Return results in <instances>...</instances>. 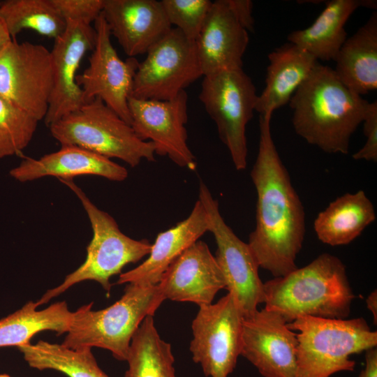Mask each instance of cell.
<instances>
[{
	"mask_svg": "<svg viewBox=\"0 0 377 377\" xmlns=\"http://www.w3.org/2000/svg\"><path fill=\"white\" fill-rule=\"evenodd\" d=\"M272 115L260 114L258 151L251 171L256 226L248 244L259 267L279 277L297 267L306 226L303 205L272 137Z\"/></svg>",
	"mask_w": 377,
	"mask_h": 377,
	"instance_id": "1",
	"label": "cell"
},
{
	"mask_svg": "<svg viewBox=\"0 0 377 377\" xmlns=\"http://www.w3.org/2000/svg\"><path fill=\"white\" fill-rule=\"evenodd\" d=\"M295 133L329 154H347L369 103L351 91L334 69L317 64L289 101Z\"/></svg>",
	"mask_w": 377,
	"mask_h": 377,
	"instance_id": "2",
	"label": "cell"
},
{
	"mask_svg": "<svg viewBox=\"0 0 377 377\" xmlns=\"http://www.w3.org/2000/svg\"><path fill=\"white\" fill-rule=\"evenodd\" d=\"M263 284L264 308L277 313L287 323L302 316L346 318L355 297L344 264L327 253Z\"/></svg>",
	"mask_w": 377,
	"mask_h": 377,
	"instance_id": "3",
	"label": "cell"
},
{
	"mask_svg": "<svg viewBox=\"0 0 377 377\" xmlns=\"http://www.w3.org/2000/svg\"><path fill=\"white\" fill-rule=\"evenodd\" d=\"M164 300L158 284L126 283L121 297L112 305L95 311L91 302L72 312L71 325L61 344L73 350L106 349L115 359L126 361L134 334Z\"/></svg>",
	"mask_w": 377,
	"mask_h": 377,
	"instance_id": "4",
	"label": "cell"
},
{
	"mask_svg": "<svg viewBox=\"0 0 377 377\" xmlns=\"http://www.w3.org/2000/svg\"><path fill=\"white\" fill-rule=\"evenodd\" d=\"M298 341L296 377H331L353 371L350 355L377 346V332L362 318H322L302 316L287 323Z\"/></svg>",
	"mask_w": 377,
	"mask_h": 377,
	"instance_id": "5",
	"label": "cell"
},
{
	"mask_svg": "<svg viewBox=\"0 0 377 377\" xmlns=\"http://www.w3.org/2000/svg\"><path fill=\"white\" fill-rule=\"evenodd\" d=\"M77 195L89 219L93 237L87 247L84 263L68 274L57 287L47 290L36 301L38 306L47 303L73 286L84 281L100 283L110 296L112 276L120 274L128 264L135 263L149 255L151 244L147 239H134L119 229L114 218L98 208L73 179H59Z\"/></svg>",
	"mask_w": 377,
	"mask_h": 377,
	"instance_id": "6",
	"label": "cell"
},
{
	"mask_svg": "<svg viewBox=\"0 0 377 377\" xmlns=\"http://www.w3.org/2000/svg\"><path fill=\"white\" fill-rule=\"evenodd\" d=\"M61 146H76L108 158H119L132 168L142 160L155 161L152 142L138 138L101 99L85 103L78 110L48 126Z\"/></svg>",
	"mask_w": 377,
	"mask_h": 377,
	"instance_id": "7",
	"label": "cell"
},
{
	"mask_svg": "<svg viewBox=\"0 0 377 377\" xmlns=\"http://www.w3.org/2000/svg\"><path fill=\"white\" fill-rule=\"evenodd\" d=\"M258 95L251 78L242 68L204 76L199 99L214 121L234 167L247 166V124L253 116Z\"/></svg>",
	"mask_w": 377,
	"mask_h": 377,
	"instance_id": "8",
	"label": "cell"
},
{
	"mask_svg": "<svg viewBox=\"0 0 377 377\" xmlns=\"http://www.w3.org/2000/svg\"><path fill=\"white\" fill-rule=\"evenodd\" d=\"M202 76L195 41L172 27L138 64L131 96L171 100Z\"/></svg>",
	"mask_w": 377,
	"mask_h": 377,
	"instance_id": "9",
	"label": "cell"
},
{
	"mask_svg": "<svg viewBox=\"0 0 377 377\" xmlns=\"http://www.w3.org/2000/svg\"><path fill=\"white\" fill-rule=\"evenodd\" d=\"M198 199L207 212L208 231L212 233L216 244L214 256L225 280V288L236 300L244 317L250 316L265 300L258 262L248 243L240 239L226 223L217 200L202 182Z\"/></svg>",
	"mask_w": 377,
	"mask_h": 377,
	"instance_id": "10",
	"label": "cell"
},
{
	"mask_svg": "<svg viewBox=\"0 0 377 377\" xmlns=\"http://www.w3.org/2000/svg\"><path fill=\"white\" fill-rule=\"evenodd\" d=\"M244 316L228 293L214 304L200 306L192 322V359L207 377H228L241 353Z\"/></svg>",
	"mask_w": 377,
	"mask_h": 377,
	"instance_id": "11",
	"label": "cell"
},
{
	"mask_svg": "<svg viewBox=\"0 0 377 377\" xmlns=\"http://www.w3.org/2000/svg\"><path fill=\"white\" fill-rule=\"evenodd\" d=\"M50 51L12 40L0 50V97L38 121L47 114L52 89Z\"/></svg>",
	"mask_w": 377,
	"mask_h": 377,
	"instance_id": "12",
	"label": "cell"
},
{
	"mask_svg": "<svg viewBox=\"0 0 377 377\" xmlns=\"http://www.w3.org/2000/svg\"><path fill=\"white\" fill-rule=\"evenodd\" d=\"M96 41L89 66L77 74L76 82L85 102L101 99L131 125L128 98L139 62L135 57L122 60L111 41V34L102 15L94 22Z\"/></svg>",
	"mask_w": 377,
	"mask_h": 377,
	"instance_id": "13",
	"label": "cell"
},
{
	"mask_svg": "<svg viewBox=\"0 0 377 377\" xmlns=\"http://www.w3.org/2000/svg\"><path fill=\"white\" fill-rule=\"evenodd\" d=\"M188 95L182 91L168 101L128 98L131 126L139 138L152 142L156 154L168 156L177 165L195 170L197 161L190 149L186 124Z\"/></svg>",
	"mask_w": 377,
	"mask_h": 377,
	"instance_id": "14",
	"label": "cell"
},
{
	"mask_svg": "<svg viewBox=\"0 0 377 377\" xmlns=\"http://www.w3.org/2000/svg\"><path fill=\"white\" fill-rule=\"evenodd\" d=\"M298 341L277 313L263 308L244 317L240 355L263 377H296Z\"/></svg>",
	"mask_w": 377,
	"mask_h": 377,
	"instance_id": "15",
	"label": "cell"
},
{
	"mask_svg": "<svg viewBox=\"0 0 377 377\" xmlns=\"http://www.w3.org/2000/svg\"><path fill=\"white\" fill-rule=\"evenodd\" d=\"M95 41L94 27L75 21H67L64 31L54 39L50 51L53 84L44 119L47 126L86 103L76 82L77 72L84 54L93 50Z\"/></svg>",
	"mask_w": 377,
	"mask_h": 377,
	"instance_id": "16",
	"label": "cell"
},
{
	"mask_svg": "<svg viewBox=\"0 0 377 377\" xmlns=\"http://www.w3.org/2000/svg\"><path fill=\"white\" fill-rule=\"evenodd\" d=\"M158 285L165 300L192 302L199 306L212 304L218 292L226 288L215 256L200 240L169 266Z\"/></svg>",
	"mask_w": 377,
	"mask_h": 377,
	"instance_id": "17",
	"label": "cell"
},
{
	"mask_svg": "<svg viewBox=\"0 0 377 377\" xmlns=\"http://www.w3.org/2000/svg\"><path fill=\"white\" fill-rule=\"evenodd\" d=\"M102 15L129 57L146 54L172 28L161 1L104 0Z\"/></svg>",
	"mask_w": 377,
	"mask_h": 377,
	"instance_id": "18",
	"label": "cell"
},
{
	"mask_svg": "<svg viewBox=\"0 0 377 377\" xmlns=\"http://www.w3.org/2000/svg\"><path fill=\"white\" fill-rule=\"evenodd\" d=\"M248 31L236 20L227 0H216L195 40L203 76L242 68Z\"/></svg>",
	"mask_w": 377,
	"mask_h": 377,
	"instance_id": "19",
	"label": "cell"
},
{
	"mask_svg": "<svg viewBox=\"0 0 377 377\" xmlns=\"http://www.w3.org/2000/svg\"><path fill=\"white\" fill-rule=\"evenodd\" d=\"M206 210L198 199L188 216L160 232L148 258L138 267L121 273L117 284L157 285L169 266L191 245L208 232Z\"/></svg>",
	"mask_w": 377,
	"mask_h": 377,
	"instance_id": "20",
	"label": "cell"
},
{
	"mask_svg": "<svg viewBox=\"0 0 377 377\" xmlns=\"http://www.w3.org/2000/svg\"><path fill=\"white\" fill-rule=\"evenodd\" d=\"M10 175L20 182L45 177L73 179L81 175L122 182L128 177V171L108 158L76 146L65 145L38 159L25 158L10 170Z\"/></svg>",
	"mask_w": 377,
	"mask_h": 377,
	"instance_id": "21",
	"label": "cell"
},
{
	"mask_svg": "<svg viewBox=\"0 0 377 377\" xmlns=\"http://www.w3.org/2000/svg\"><path fill=\"white\" fill-rule=\"evenodd\" d=\"M265 87L258 95L255 110L260 114L289 103L318 64L316 59L297 45L287 43L268 54Z\"/></svg>",
	"mask_w": 377,
	"mask_h": 377,
	"instance_id": "22",
	"label": "cell"
},
{
	"mask_svg": "<svg viewBox=\"0 0 377 377\" xmlns=\"http://www.w3.org/2000/svg\"><path fill=\"white\" fill-rule=\"evenodd\" d=\"M313 24L306 29L291 32L289 43L304 49L316 60L334 61L346 40L345 24L359 7L376 8L374 0H332Z\"/></svg>",
	"mask_w": 377,
	"mask_h": 377,
	"instance_id": "23",
	"label": "cell"
},
{
	"mask_svg": "<svg viewBox=\"0 0 377 377\" xmlns=\"http://www.w3.org/2000/svg\"><path fill=\"white\" fill-rule=\"evenodd\" d=\"M340 81L362 96L377 89V13L346 38L334 60Z\"/></svg>",
	"mask_w": 377,
	"mask_h": 377,
	"instance_id": "24",
	"label": "cell"
},
{
	"mask_svg": "<svg viewBox=\"0 0 377 377\" xmlns=\"http://www.w3.org/2000/svg\"><path fill=\"white\" fill-rule=\"evenodd\" d=\"M374 206L363 190L331 202L313 222L318 239L332 246L350 244L376 220Z\"/></svg>",
	"mask_w": 377,
	"mask_h": 377,
	"instance_id": "25",
	"label": "cell"
},
{
	"mask_svg": "<svg viewBox=\"0 0 377 377\" xmlns=\"http://www.w3.org/2000/svg\"><path fill=\"white\" fill-rule=\"evenodd\" d=\"M36 302L29 301L21 309L0 319V348L30 343L31 338L43 331H52L60 336L71 325L72 311L65 301L38 310Z\"/></svg>",
	"mask_w": 377,
	"mask_h": 377,
	"instance_id": "26",
	"label": "cell"
},
{
	"mask_svg": "<svg viewBox=\"0 0 377 377\" xmlns=\"http://www.w3.org/2000/svg\"><path fill=\"white\" fill-rule=\"evenodd\" d=\"M126 361L125 377H177L171 345L159 336L152 316L134 334Z\"/></svg>",
	"mask_w": 377,
	"mask_h": 377,
	"instance_id": "27",
	"label": "cell"
},
{
	"mask_svg": "<svg viewBox=\"0 0 377 377\" xmlns=\"http://www.w3.org/2000/svg\"><path fill=\"white\" fill-rule=\"evenodd\" d=\"M17 348L33 369L54 370L68 377H110L98 365L91 348L73 350L43 340Z\"/></svg>",
	"mask_w": 377,
	"mask_h": 377,
	"instance_id": "28",
	"label": "cell"
},
{
	"mask_svg": "<svg viewBox=\"0 0 377 377\" xmlns=\"http://www.w3.org/2000/svg\"><path fill=\"white\" fill-rule=\"evenodd\" d=\"M0 18L10 37L15 38L25 29L53 38L65 30L66 22L50 0H7L1 1Z\"/></svg>",
	"mask_w": 377,
	"mask_h": 377,
	"instance_id": "29",
	"label": "cell"
},
{
	"mask_svg": "<svg viewBox=\"0 0 377 377\" xmlns=\"http://www.w3.org/2000/svg\"><path fill=\"white\" fill-rule=\"evenodd\" d=\"M38 122L0 97V158L22 153L32 140Z\"/></svg>",
	"mask_w": 377,
	"mask_h": 377,
	"instance_id": "30",
	"label": "cell"
},
{
	"mask_svg": "<svg viewBox=\"0 0 377 377\" xmlns=\"http://www.w3.org/2000/svg\"><path fill=\"white\" fill-rule=\"evenodd\" d=\"M167 19L186 38L198 37L212 5L209 0H162Z\"/></svg>",
	"mask_w": 377,
	"mask_h": 377,
	"instance_id": "31",
	"label": "cell"
},
{
	"mask_svg": "<svg viewBox=\"0 0 377 377\" xmlns=\"http://www.w3.org/2000/svg\"><path fill=\"white\" fill-rule=\"evenodd\" d=\"M66 21L91 25L102 13L104 0H50Z\"/></svg>",
	"mask_w": 377,
	"mask_h": 377,
	"instance_id": "32",
	"label": "cell"
},
{
	"mask_svg": "<svg viewBox=\"0 0 377 377\" xmlns=\"http://www.w3.org/2000/svg\"><path fill=\"white\" fill-rule=\"evenodd\" d=\"M363 131L366 142L357 152L353 154L355 160L377 161V101L369 103L363 120Z\"/></svg>",
	"mask_w": 377,
	"mask_h": 377,
	"instance_id": "33",
	"label": "cell"
},
{
	"mask_svg": "<svg viewBox=\"0 0 377 377\" xmlns=\"http://www.w3.org/2000/svg\"><path fill=\"white\" fill-rule=\"evenodd\" d=\"M227 3L239 24L247 31H253V3L250 0H227Z\"/></svg>",
	"mask_w": 377,
	"mask_h": 377,
	"instance_id": "34",
	"label": "cell"
},
{
	"mask_svg": "<svg viewBox=\"0 0 377 377\" xmlns=\"http://www.w3.org/2000/svg\"><path fill=\"white\" fill-rule=\"evenodd\" d=\"M358 377H377V349L373 348L365 351V367Z\"/></svg>",
	"mask_w": 377,
	"mask_h": 377,
	"instance_id": "35",
	"label": "cell"
},
{
	"mask_svg": "<svg viewBox=\"0 0 377 377\" xmlns=\"http://www.w3.org/2000/svg\"><path fill=\"white\" fill-rule=\"evenodd\" d=\"M366 304L368 309L373 316L374 323H377V290H374L369 293L366 300Z\"/></svg>",
	"mask_w": 377,
	"mask_h": 377,
	"instance_id": "36",
	"label": "cell"
},
{
	"mask_svg": "<svg viewBox=\"0 0 377 377\" xmlns=\"http://www.w3.org/2000/svg\"><path fill=\"white\" fill-rule=\"evenodd\" d=\"M12 40L4 23L0 18V50Z\"/></svg>",
	"mask_w": 377,
	"mask_h": 377,
	"instance_id": "37",
	"label": "cell"
},
{
	"mask_svg": "<svg viewBox=\"0 0 377 377\" xmlns=\"http://www.w3.org/2000/svg\"><path fill=\"white\" fill-rule=\"evenodd\" d=\"M0 377H10V376L7 374H1Z\"/></svg>",
	"mask_w": 377,
	"mask_h": 377,
	"instance_id": "38",
	"label": "cell"
},
{
	"mask_svg": "<svg viewBox=\"0 0 377 377\" xmlns=\"http://www.w3.org/2000/svg\"><path fill=\"white\" fill-rule=\"evenodd\" d=\"M1 1H0V6H1Z\"/></svg>",
	"mask_w": 377,
	"mask_h": 377,
	"instance_id": "39",
	"label": "cell"
}]
</instances>
